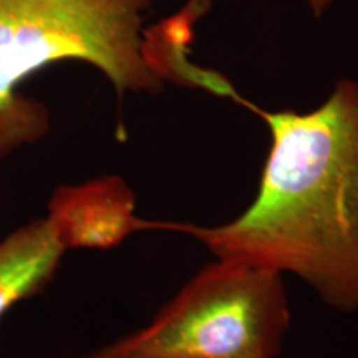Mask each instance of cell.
<instances>
[{"label":"cell","instance_id":"cell-1","mask_svg":"<svg viewBox=\"0 0 358 358\" xmlns=\"http://www.w3.org/2000/svg\"><path fill=\"white\" fill-rule=\"evenodd\" d=\"M226 98L271 134L256 199L222 226L169 222V231L219 259L299 275L327 306L358 312V80H338L307 113L267 111L234 87Z\"/></svg>","mask_w":358,"mask_h":358},{"label":"cell","instance_id":"cell-2","mask_svg":"<svg viewBox=\"0 0 358 358\" xmlns=\"http://www.w3.org/2000/svg\"><path fill=\"white\" fill-rule=\"evenodd\" d=\"M155 0H0V159L50 131V111L22 83L58 62L100 70L122 101L164 83L146 53Z\"/></svg>","mask_w":358,"mask_h":358},{"label":"cell","instance_id":"cell-3","mask_svg":"<svg viewBox=\"0 0 358 358\" xmlns=\"http://www.w3.org/2000/svg\"><path fill=\"white\" fill-rule=\"evenodd\" d=\"M280 275L217 257L145 329L83 358H275L290 322Z\"/></svg>","mask_w":358,"mask_h":358},{"label":"cell","instance_id":"cell-4","mask_svg":"<svg viewBox=\"0 0 358 358\" xmlns=\"http://www.w3.org/2000/svg\"><path fill=\"white\" fill-rule=\"evenodd\" d=\"M48 226L66 249H111L140 231H169V222L136 216V196L120 176L60 186L48 201Z\"/></svg>","mask_w":358,"mask_h":358},{"label":"cell","instance_id":"cell-5","mask_svg":"<svg viewBox=\"0 0 358 358\" xmlns=\"http://www.w3.org/2000/svg\"><path fill=\"white\" fill-rule=\"evenodd\" d=\"M65 250L47 219H35L0 241V320L50 284Z\"/></svg>","mask_w":358,"mask_h":358},{"label":"cell","instance_id":"cell-6","mask_svg":"<svg viewBox=\"0 0 358 358\" xmlns=\"http://www.w3.org/2000/svg\"><path fill=\"white\" fill-rule=\"evenodd\" d=\"M306 2L313 15L322 17L327 10H329V7L332 6L334 0H306Z\"/></svg>","mask_w":358,"mask_h":358}]
</instances>
